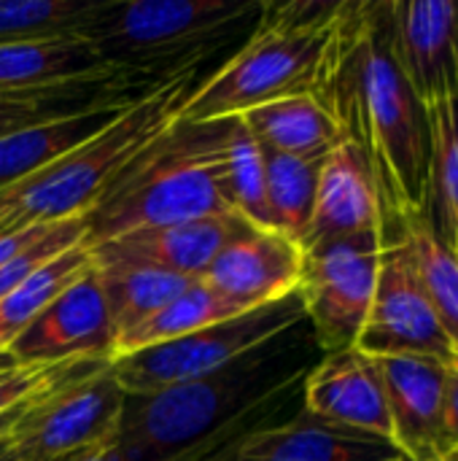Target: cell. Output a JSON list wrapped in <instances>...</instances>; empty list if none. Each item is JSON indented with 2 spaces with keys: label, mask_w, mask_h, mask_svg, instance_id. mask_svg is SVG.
I'll return each mask as SVG.
<instances>
[{
  "label": "cell",
  "mask_w": 458,
  "mask_h": 461,
  "mask_svg": "<svg viewBox=\"0 0 458 461\" xmlns=\"http://www.w3.org/2000/svg\"><path fill=\"white\" fill-rule=\"evenodd\" d=\"M383 243V235H356L302 249L297 297L324 354L359 343L378 284Z\"/></svg>",
  "instance_id": "cell-8"
},
{
  "label": "cell",
  "mask_w": 458,
  "mask_h": 461,
  "mask_svg": "<svg viewBox=\"0 0 458 461\" xmlns=\"http://www.w3.org/2000/svg\"><path fill=\"white\" fill-rule=\"evenodd\" d=\"M132 81L113 84H73V86H40V89H0V138L19 132L30 124L84 111L100 103L130 100ZM143 92V89H140Z\"/></svg>",
  "instance_id": "cell-27"
},
{
  "label": "cell",
  "mask_w": 458,
  "mask_h": 461,
  "mask_svg": "<svg viewBox=\"0 0 458 461\" xmlns=\"http://www.w3.org/2000/svg\"><path fill=\"white\" fill-rule=\"evenodd\" d=\"M389 235H400L408 243L418 281L458 357V257L429 232L421 213L402 216Z\"/></svg>",
  "instance_id": "cell-28"
},
{
  "label": "cell",
  "mask_w": 458,
  "mask_h": 461,
  "mask_svg": "<svg viewBox=\"0 0 458 461\" xmlns=\"http://www.w3.org/2000/svg\"><path fill=\"white\" fill-rule=\"evenodd\" d=\"M402 461H408V459H402Z\"/></svg>",
  "instance_id": "cell-38"
},
{
  "label": "cell",
  "mask_w": 458,
  "mask_h": 461,
  "mask_svg": "<svg viewBox=\"0 0 458 461\" xmlns=\"http://www.w3.org/2000/svg\"><path fill=\"white\" fill-rule=\"evenodd\" d=\"M140 78L113 68L84 38H57L0 46V89H40L73 84H113Z\"/></svg>",
  "instance_id": "cell-19"
},
{
  "label": "cell",
  "mask_w": 458,
  "mask_h": 461,
  "mask_svg": "<svg viewBox=\"0 0 458 461\" xmlns=\"http://www.w3.org/2000/svg\"><path fill=\"white\" fill-rule=\"evenodd\" d=\"M32 402H35V400H32ZM24 411H27V405H24V408H19V411H11V413H3V416H0V440L11 435L13 424L19 421V416H22Z\"/></svg>",
  "instance_id": "cell-35"
},
{
  "label": "cell",
  "mask_w": 458,
  "mask_h": 461,
  "mask_svg": "<svg viewBox=\"0 0 458 461\" xmlns=\"http://www.w3.org/2000/svg\"><path fill=\"white\" fill-rule=\"evenodd\" d=\"M105 362H62V365H8L0 367V416L30 405L32 400L59 389L62 384L100 367Z\"/></svg>",
  "instance_id": "cell-31"
},
{
  "label": "cell",
  "mask_w": 458,
  "mask_h": 461,
  "mask_svg": "<svg viewBox=\"0 0 458 461\" xmlns=\"http://www.w3.org/2000/svg\"><path fill=\"white\" fill-rule=\"evenodd\" d=\"M130 100L100 103L84 111H73L65 116L30 124L19 132L0 138V189L49 167L51 162H57L59 157L81 146L86 138L103 130L116 116V111Z\"/></svg>",
  "instance_id": "cell-20"
},
{
  "label": "cell",
  "mask_w": 458,
  "mask_h": 461,
  "mask_svg": "<svg viewBox=\"0 0 458 461\" xmlns=\"http://www.w3.org/2000/svg\"><path fill=\"white\" fill-rule=\"evenodd\" d=\"M391 51L424 105L458 95V0H386Z\"/></svg>",
  "instance_id": "cell-12"
},
{
  "label": "cell",
  "mask_w": 458,
  "mask_h": 461,
  "mask_svg": "<svg viewBox=\"0 0 458 461\" xmlns=\"http://www.w3.org/2000/svg\"><path fill=\"white\" fill-rule=\"evenodd\" d=\"M8 365H13V359H11L8 354H3V357H0V367H8Z\"/></svg>",
  "instance_id": "cell-36"
},
{
  "label": "cell",
  "mask_w": 458,
  "mask_h": 461,
  "mask_svg": "<svg viewBox=\"0 0 458 461\" xmlns=\"http://www.w3.org/2000/svg\"><path fill=\"white\" fill-rule=\"evenodd\" d=\"M127 394L111 362L62 384L27 405L8 435L16 461H57L119 432Z\"/></svg>",
  "instance_id": "cell-9"
},
{
  "label": "cell",
  "mask_w": 458,
  "mask_h": 461,
  "mask_svg": "<svg viewBox=\"0 0 458 461\" xmlns=\"http://www.w3.org/2000/svg\"><path fill=\"white\" fill-rule=\"evenodd\" d=\"M445 440L448 451H458V365L445 373Z\"/></svg>",
  "instance_id": "cell-33"
},
{
  "label": "cell",
  "mask_w": 458,
  "mask_h": 461,
  "mask_svg": "<svg viewBox=\"0 0 458 461\" xmlns=\"http://www.w3.org/2000/svg\"><path fill=\"white\" fill-rule=\"evenodd\" d=\"M302 319L305 308L300 297L292 294L281 303L202 327L186 338L119 357L111 362V370L127 397L151 394L219 373L221 367L289 335L302 324Z\"/></svg>",
  "instance_id": "cell-7"
},
{
  "label": "cell",
  "mask_w": 458,
  "mask_h": 461,
  "mask_svg": "<svg viewBox=\"0 0 458 461\" xmlns=\"http://www.w3.org/2000/svg\"><path fill=\"white\" fill-rule=\"evenodd\" d=\"M111 0H0V46L84 38Z\"/></svg>",
  "instance_id": "cell-24"
},
{
  "label": "cell",
  "mask_w": 458,
  "mask_h": 461,
  "mask_svg": "<svg viewBox=\"0 0 458 461\" xmlns=\"http://www.w3.org/2000/svg\"><path fill=\"white\" fill-rule=\"evenodd\" d=\"M367 357H424L456 367L458 357L418 281L408 243L389 235L364 330L356 343Z\"/></svg>",
  "instance_id": "cell-10"
},
{
  "label": "cell",
  "mask_w": 458,
  "mask_h": 461,
  "mask_svg": "<svg viewBox=\"0 0 458 461\" xmlns=\"http://www.w3.org/2000/svg\"><path fill=\"white\" fill-rule=\"evenodd\" d=\"M213 213H238L229 194L227 119H178L84 213L86 243Z\"/></svg>",
  "instance_id": "cell-4"
},
{
  "label": "cell",
  "mask_w": 458,
  "mask_h": 461,
  "mask_svg": "<svg viewBox=\"0 0 458 461\" xmlns=\"http://www.w3.org/2000/svg\"><path fill=\"white\" fill-rule=\"evenodd\" d=\"M227 165L229 194L235 211L259 230H273L267 205V170L265 149L243 122V116L227 119Z\"/></svg>",
  "instance_id": "cell-30"
},
{
  "label": "cell",
  "mask_w": 458,
  "mask_h": 461,
  "mask_svg": "<svg viewBox=\"0 0 458 461\" xmlns=\"http://www.w3.org/2000/svg\"><path fill=\"white\" fill-rule=\"evenodd\" d=\"M321 165L324 157H292L265 149L267 205H270L273 230L294 238L300 246L310 227Z\"/></svg>",
  "instance_id": "cell-29"
},
{
  "label": "cell",
  "mask_w": 458,
  "mask_h": 461,
  "mask_svg": "<svg viewBox=\"0 0 458 461\" xmlns=\"http://www.w3.org/2000/svg\"><path fill=\"white\" fill-rule=\"evenodd\" d=\"M283 338L205 378L127 397L119 424L124 461H216L265 427L308 375L289 359Z\"/></svg>",
  "instance_id": "cell-2"
},
{
  "label": "cell",
  "mask_w": 458,
  "mask_h": 461,
  "mask_svg": "<svg viewBox=\"0 0 458 461\" xmlns=\"http://www.w3.org/2000/svg\"><path fill=\"white\" fill-rule=\"evenodd\" d=\"M391 416V443L408 461H445V373L448 365L424 357L375 359Z\"/></svg>",
  "instance_id": "cell-14"
},
{
  "label": "cell",
  "mask_w": 458,
  "mask_h": 461,
  "mask_svg": "<svg viewBox=\"0 0 458 461\" xmlns=\"http://www.w3.org/2000/svg\"><path fill=\"white\" fill-rule=\"evenodd\" d=\"M92 246L84 240L78 246L65 249L43 267H38L30 278H24L13 292L0 300V357L16 343V338L35 321V316L62 292L67 289L86 267H92Z\"/></svg>",
  "instance_id": "cell-25"
},
{
  "label": "cell",
  "mask_w": 458,
  "mask_h": 461,
  "mask_svg": "<svg viewBox=\"0 0 458 461\" xmlns=\"http://www.w3.org/2000/svg\"><path fill=\"white\" fill-rule=\"evenodd\" d=\"M356 235L386 238V219L364 154L343 138L324 157L316 205L302 249Z\"/></svg>",
  "instance_id": "cell-18"
},
{
  "label": "cell",
  "mask_w": 458,
  "mask_h": 461,
  "mask_svg": "<svg viewBox=\"0 0 458 461\" xmlns=\"http://www.w3.org/2000/svg\"><path fill=\"white\" fill-rule=\"evenodd\" d=\"M337 119L343 138L367 159L378 186L386 235L421 213L432 159V124L424 100L402 73L386 0H343L316 95Z\"/></svg>",
  "instance_id": "cell-1"
},
{
  "label": "cell",
  "mask_w": 458,
  "mask_h": 461,
  "mask_svg": "<svg viewBox=\"0 0 458 461\" xmlns=\"http://www.w3.org/2000/svg\"><path fill=\"white\" fill-rule=\"evenodd\" d=\"M235 316H243V311L235 308L232 303H227L224 297H219L202 281H194L186 292H181L159 313H154L151 319L138 324L132 332H127L116 343L113 359L127 357V354H138V351H146V348H154V346H162V343H170L178 338H186L202 327L221 324V321L235 319Z\"/></svg>",
  "instance_id": "cell-26"
},
{
  "label": "cell",
  "mask_w": 458,
  "mask_h": 461,
  "mask_svg": "<svg viewBox=\"0 0 458 461\" xmlns=\"http://www.w3.org/2000/svg\"><path fill=\"white\" fill-rule=\"evenodd\" d=\"M0 221H3V219H0Z\"/></svg>",
  "instance_id": "cell-39"
},
{
  "label": "cell",
  "mask_w": 458,
  "mask_h": 461,
  "mask_svg": "<svg viewBox=\"0 0 458 461\" xmlns=\"http://www.w3.org/2000/svg\"><path fill=\"white\" fill-rule=\"evenodd\" d=\"M343 0L265 3L240 49L197 86L186 122H219L265 103L316 95Z\"/></svg>",
  "instance_id": "cell-5"
},
{
  "label": "cell",
  "mask_w": 458,
  "mask_h": 461,
  "mask_svg": "<svg viewBox=\"0 0 458 461\" xmlns=\"http://www.w3.org/2000/svg\"><path fill=\"white\" fill-rule=\"evenodd\" d=\"M86 240V224L84 216H73V219H62L54 221L49 227V232L24 254L13 257L11 262L0 265V300L13 292L24 278H30L38 267H43L49 259H54L57 254H62L70 246H78Z\"/></svg>",
  "instance_id": "cell-32"
},
{
  "label": "cell",
  "mask_w": 458,
  "mask_h": 461,
  "mask_svg": "<svg viewBox=\"0 0 458 461\" xmlns=\"http://www.w3.org/2000/svg\"><path fill=\"white\" fill-rule=\"evenodd\" d=\"M57 461H124V456H121V446H119V432H116L113 438H108V440L92 446V448H84V451H78V454H70V456Z\"/></svg>",
  "instance_id": "cell-34"
},
{
  "label": "cell",
  "mask_w": 458,
  "mask_h": 461,
  "mask_svg": "<svg viewBox=\"0 0 458 461\" xmlns=\"http://www.w3.org/2000/svg\"><path fill=\"white\" fill-rule=\"evenodd\" d=\"M445 461H458V451H456V454H451V456H448Z\"/></svg>",
  "instance_id": "cell-37"
},
{
  "label": "cell",
  "mask_w": 458,
  "mask_h": 461,
  "mask_svg": "<svg viewBox=\"0 0 458 461\" xmlns=\"http://www.w3.org/2000/svg\"><path fill=\"white\" fill-rule=\"evenodd\" d=\"M248 227L254 224L246 221L240 213H213L119 235L113 240L92 246V257L103 262L148 265L184 276L189 281H200L213 259Z\"/></svg>",
  "instance_id": "cell-15"
},
{
  "label": "cell",
  "mask_w": 458,
  "mask_h": 461,
  "mask_svg": "<svg viewBox=\"0 0 458 461\" xmlns=\"http://www.w3.org/2000/svg\"><path fill=\"white\" fill-rule=\"evenodd\" d=\"M302 400L310 416L391 440V416L375 357L343 348L308 370Z\"/></svg>",
  "instance_id": "cell-16"
},
{
  "label": "cell",
  "mask_w": 458,
  "mask_h": 461,
  "mask_svg": "<svg viewBox=\"0 0 458 461\" xmlns=\"http://www.w3.org/2000/svg\"><path fill=\"white\" fill-rule=\"evenodd\" d=\"M240 116L265 149L292 157H327L343 140L337 119L313 95L281 97Z\"/></svg>",
  "instance_id": "cell-21"
},
{
  "label": "cell",
  "mask_w": 458,
  "mask_h": 461,
  "mask_svg": "<svg viewBox=\"0 0 458 461\" xmlns=\"http://www.w3.org/2000/svg\"><path fill=\"white\" fill-rule=\"evenodd\" d=\"M302 259L305 251L294 238L278 230L248 227L213 259L200 281L248 313L297 294Z\"/></svg>",
  "instance_id": "cell-13"
},
{
  "label": "cell",
  "mask_w": 458,
  "mask_h": 461,
  "mask_svg": "<svg viewBox=\"0 0 458 461\" xmlns=\"http://www.w3.org/2000/svg\"><path fill=\"white\" fill-rule=\"evenodd\" d=\"M202 81L205 73L197 65L146 86L81 146L0 189V219L22 227L84 216L184 116L186 103Z\"/></svg>",
  "instance_id": "cell-3"
},
{
  "label": "cell",
  "mask_w": 458,
  "mask_h": 461,
  "mask_svg": "<svg viewBox=\"0 0 458 461\" xmlns=\"http://www.w3.org/2000/svg\"><path fill=\"white\" fill-rule=\"evenodd\" d=\"M262 5L259 0H111L89 41L113 68L157 84L248 35Z\"/></svg>",
  "instance_id": "cell-6"
},
{
  "label": "cell",
  "mask_w": 458,
  "mask_h": 461,
  "mask_svg": "<svg viewBox=\"0 0 458 461\" xmlns=\"http://www.w3.org/2000/svg\"><path fill=\"white\" fill-rule=\"evenodd\" d=\"M94 267L100 276V286H103V297L108 305L116 343L194 284L184 276L148 267V265H135V262L94 259Z\"/></svg>",
  "instance_id": "cell-23"
},
{
  "label": "cell",
  "mask_w": 458,
  "mask_h": 461,
  "mask_svg": "<svg viewBox=\"0 0 458 461\" xmlns=\"http://www.w3.org/2000/svg\"><path fill=\"white\" fill-rule=\"evenodd\" d=\"M402 451L381 435L348 429L300 411L292 421L265 424L240 438L216 461H402Z\"/></svg>",
  "instance_id": "cell-17"
},
{
  "label": "cell",
  "mask_w": 458,
  "mask_h": 461,
  "mask_svg": "<svg viewBox=\"0 0 458 461\" xmlns=\"http://www.w3.org/2000/svg\"><path fill=\"white\" fill-rule=\"evenodd\" d=\"M116 335L103 297L100 276L92 262L67 289H62L35 321L8 348L13 365L111 362Z\"/></svg>",
  "instance_id": "cell-11"
},
{
  "label": "cell",
  "mask_w": 458,
  "mask_h": 461,
  "mask_svg": "<svg viewBox=\"0 0 458 461\" xmlns=\"http://www.w3.org/2000/svg\"><path fill=\"white\" fill-rule=\"evenodd\" d=\"M432 159L421 219L429 232L458 257V95L427 105Z\"/></svg>",
  "instance_id": "cell-22"
}]
</instances>
